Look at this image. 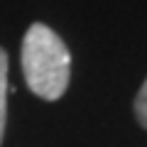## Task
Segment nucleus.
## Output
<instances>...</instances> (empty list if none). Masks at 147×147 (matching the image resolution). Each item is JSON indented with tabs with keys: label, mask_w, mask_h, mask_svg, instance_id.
Wrapping results in <instances>:
<instances>
[{
	"label": "nucleus",
	"mask_w": 147,
	"mask_h": 147,
	"mask_svg": "<svg viewBox=\"0 0 147 147\" xmlns=\"http://www.w3.org/2000/svg\"><path fill=\"white\" fill-rule=\"evenodd\" d=\"M135 118L147 130V79H145V84L140 86V91H137V96H135Z\"/></svg>",
	"instance_id": "7ed1b4c3"
},
{
	"label": "nucleus",
	"mask_w": 147,
	"mask_h": 147,
	"mask_svg": "<svg viewBox=\"0 0 147 147\" xmlns=\"http://www.w3.org/2000/svg\"><path fill=\"white\" fill-rule=\"evenodd\" d=\"M22 76L34 96L59 100L71 81V54L52 27L34 22L22 39Z\"/></svg>",
	"instance_id": "f257e3e1"
},
{
	"label": "nucleus",
	"mask_w": 147,
	"mask_h": 147,
	"mask_svg": "<svg viewBox=\"0 0 147 147\" xmlns=\"http://www.w3.org/2000/svg\"><path fill=\"white\" fill-rule=\"evenodd\" d=\"M5 120H7V52L0 47V145L5 137Z\"/></svg>",
	"instance_id": "f03ea898"
}]
</instances>
